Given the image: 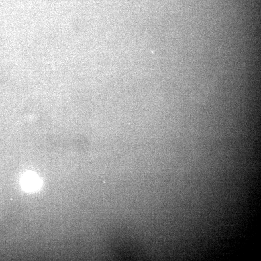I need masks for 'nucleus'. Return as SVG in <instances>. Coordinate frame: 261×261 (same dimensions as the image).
I'll return each mask as SVG.
<instances>
[{"instance_id": "1", "label": "nucleus", "mask_w": 261, "mask_h": 261, "mask_svg": "<svg viewBox=\"0 0 261 261\" xmlns=\"http://www.w3.org/2000/svg\"><path fill=\"white\" fill-rule=\"evenodd\" d=\"M21 182L23 188L28 191H36L41 186L40 179L32 173L25 174L21 179Z\"/></svg>"}]
</instances>
